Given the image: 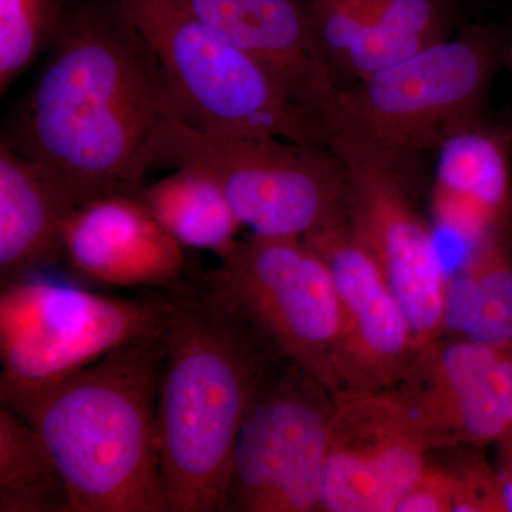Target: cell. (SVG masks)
<instances>
[{"label":"cell","instance_id":"cell-14","mask_svg":"<svg viewBox=\"0 0 512 512\" xmlns=\"http://www.w3.org/2000/svg\"><path fill=\"white\" fill-rule=\"evenodd\" d=\"M63 262L84 281L111 288L167 291L188 274L183 245L134 197L76 208L64 235Z\"/></svg>","mask_w":512,"mask_h":512},{"label":"cell","instance_id":"cell-1","mask_svg":"<svg viewBox=\"0 0 512 512\" xmlns=\"http://www.w3.org/2000/svg\"><path fill=\"white\" fill-rule=\"evenodd\" d=\"M170 113L173 93L153 50L114 0H94L67 9L3 140L79 208L140 198Z\"/></svg>","mask_w":512,"mask_h":512},{"label":"cell","instance_id":"cell-20","mask_svg":"<svg viewBox=\"0 0 512 512\" xmlns=\"http://www.w3.org/2000/svg\"><path fill=\"white\" fill-rule=\"evenodd\" d=\"M0 512H72V495L28 420L0 403Z\"/></svg>","mask_w":512,"mask_h":512},{"label":"cell","instance_id":"cell-23","mask_svg":"<svg viewBox=\"0 0 512 512\" xmlns=\"http://www.w3.org/2000/svg\"><path fill=\"white\" fill-rule=\"evenodd\" d=\"M308 8L320 53L336 83L346 52L373 22L372 8L369 0H312Z\"/></svg>","mask_w":512,"mask_h":512},{"label":"cell","instance_id":"cell-13","mask_svg":"<svg viewBox=\"0 0 512 512\" xmlns=\"http://www.w3.org/2000/svg\"><path fill=\"white\" fill-rule=\"evenodd\" d=\"M302 239L328 265L342 306L338 396L394 389L417 348L409 319L379 266L346 224Z\"/></svg>","mask_w":512,"mask_h":512},{"label":"cell","instance_id":"cell-8","mask_svg":"<svg viewBox=\"0 0 512 512\" xmlns=\"http://www.w3.org/2000/svg\"><path fill=\"white\" fill-rule=\"evenodd\" d=\"M202 281L238 309L291 363L340 393L342 306L322 256L302 238L238 239Z\"/></svg>","mask_w":512,"mask_h":512},{"label":"cell","instance_id":"cell-19","mask_svg":"<svg viewBox=\"0 0 512 512\" xmlns=\"http://www.w3.org/2000/svg\"><path fill=\"white\" fill-rule=\"evenodd\" d=\"M140 200L184 248L214 252L221 259L238 242L241 222L220 188L204 175L175 170L146 185Z\"/></svg>","mask_w":512,"mask_h":512},{"label":"cell","instance_id":"cell-17","mask_svg":"<svg viewBox=\"0 0 512 512\" xmlns=\"http://www.w3.org/2000/svg\"><path fill=\"white\" fill-rule=\"evenodd\" d=\"M434 212L444 227L476 245L512 222L510 160L505 140L478 126L439 150Z\"/></svg>","mask_w":512,"mask_h":512},{"label":"cell","instance_id":"cell-21","mask_svg":"<svg viewBox=\"0 0 512 512\" xmlns=\"http://www.w3.org/2000/svg\"><path fill=\"white\" fill-rule=\"evenodd\" d=\"M66 12L64 0H0V93L49 49Z\"/></svg>","mask_w":512,"mask_h":512},{"label":"cell","instance_id":"cell-15","mask_svg":"<svg viewBox=\"0 0 512 512\" xmlns=\"http://www.w3.org/2000/svg\"><path fill=\"white\" fill-rule=\"evenodd\" d=\"M195 18L275 74L322 117L338 86L320 53L308 6L298 0H178Z\"/></svg>","mask_w":512,"mask_h":512},{"label":"cell","instance_id":"cell-6","mask_svg":"<svg viewBox=\"0 0 512 512\" xmlns=\"http://www.w3.org/2000/svg\"><path fill=\"white\" fill-rule=\"evenodd\" d=\"M150 154L153 167L192 171L211 180L252 234L305 238L348 220V175L329 148L211 133L170 113L158 127Z\"/></svg>","mask_w":512,"mask_h":512},{"label":"cell","instance_id":"cell-11","mask_svg":"<svg viewBox=\"0 0 512 512\" xmlns=\"http://www.w3.org/2000/svg\"><path fill=\"white\" fill-rule=\"evenodd\" d=\"M431 451L396 390L336 396L320 512H397Z\"/></svg>","mask_w":512,"mask_h":512},{"label":"cell","instance_id":"cell-27","mask_svg":"<svg viewBox=\"0 0 512 512\" xmlns=\"http://www.w3.org/2000/svg\"><path fill=\"white\" fill-rule=\"evenodd\" d=\"M494 447L497 448L494 467L500 478L505 512H512V431Z\"/></svg>","mask_w":512,"mask_h":512},{"label":"cell","instance_id":"cell-4","mask_svg":"<svg viewBox=\"0 0 512 512\" xmlns=\"http://www.w3.org/2000/svg\"><path fill=\"white\" fill-rule=\"evenodd\" d=\"M495 47L484 37L441 39L410 59L340 86L323 111L325 143L348 144L400 175L448 138L478 126Z\"/></svg>","mask_w":512,"mask_h":512},{"label":"cell","instance_id":"cell-2","mask_svg":"<svg viewBox=\"0 0 512 512\" xmlns=\"http://www.w3.org/2000/svg\"><path fill=\"white\" fill-rule=\"evenodd\" d=\"M165 292L157 447L168 512H224L239 430L291 362L198 272Z\"/></svg>","mask_w":512,"mask_h":512},{"label":"cell","instance_id":"cell-3","mask_svg":"<svg viewBox=\"0 0 512 512\" xmlns=\"http://www.w3.org/2000/svg\"><path fill=\"white\" fill-rule=\"evenodd\" d=\"M164 350L163 325L13 409L55 458L72 512H168L157 447Z\"/></svg>","mask_w":512,"mask_h":512},{"label":"cell","instance_id":"cell-22","mask_svg":"<svg viewBox=\"0 0 512 512\" xmlns=\"http://www.w3.org/2000/svg\"><path fill=\"white\" fill-rule=\"evenodd\" d=\"M433 43L436 42L396 32L372 22L363 30L362 35L353 43L340 62L336 70V84L339 87L340 77L355 79L359 82L382 70L390 69L417 55Z\"/></svg>","mask_w":512,"mask_h":512},{"label":"cell","instance_id":"cell-7","mask_svg":"<svg viewBox=\"0 0 512 512\" xmlns=\"http://www.w3.org/2000/svg\"><path fill=\"white\" fill-rule=\"evenodd\" d=\"M167 292L119 298L30 276L0 293V403L37 394L164 325Z\"/></svg>","mask_w":512,"mask_h":512},{"label":"cell","instance_id":"cell-9","mask_svg":"<svg viewBox=\"0 0 512 512\" xmlns=\"http://www.w3.org/2000/svg\"><path fill=\"white\" fill-rule=\"evenodd\" d=\"M336 396L288 363L239 430L224 512H320Z\"/></svg>","mask_w":512,"mask_h":512},{"label":"cell","instance_id":"cell-26","mask_svg":"<svg viewBox=\"0 0 512 512\" xmlns=\"http://www.w3.org/2000/svg\"><path fill=\"white\" fill-rule=\"evenodd\" d=\"M454 508L456 476L453 467L430 460L423 477L403 498L397 512H454Z\"/></svg>","mask_w":512,"mask_h":512},{"label":"cell","instance_id":"cell-10","mask_svg":"<svg viewBox=\"0 0 512 512\" xmlns=\"http://www.w3.org/2000/svg\"><path fill=\"white\" fill-rule=\"evenodd\" d=\"M328 148L348 175V227L402 305L417 350L443 338L447 276L433 232L400 175L339 141Z\"/></svg>","mask_w":512,"mask_h":512},{"label":"cell","instance_id":"cell-25","mask_svg":"<svg viewBox=\"0 0 512 512\" xmlns=\"http://www.w3.org/2000/svg\"><path fill=\"white\" fill-rule=\"evenodd\" d=\"M456 476L454 512H505L503 491L494 464L481 454L453 467Z\"/></svg>","mask_w":512,"mask_h":512},{"label":"cell","instance_id":"cell-24","mask_svg":"<svg viewBox=\"0 0 512 512\" xmlns=\"http://www.w3.org/2000/svg\"><path fill=\"white\" fill-rule=\"evenodd\" d=\"M369 5L377 25L429 42L444 39L446 8L441 0H369Z\"/></svg>","mask_w":512,"mask_h":512},{"label":"cell","instance_id":"cell-12","mask_svg":"<svg viewBox=\"0 0 512 512\" xmlns=\"http://www.w3.org/2000/svg\"><path fill=\"white\" fill-rule=\"evenodd\" d=\"M431 448L495 446L512 431V342L443 338L394 387Z\"/></svg>","mask_w":512,"mask_h":512},{"label":"cell","instance_id":"cell-16","mask_svg":"<svg viewBox=\"0 0 512 512\" xmlns=\"http://www.w3.org/2000/svg\"><path fill=\"white\" fill-rule=\"evenodd\" d=\"M76 207L35 163L0 141L2 285L62 264L64 235Z\"/></svg>","mask_w":512,"mask_h":512},{"label":"cell","instance_id":"cell-5","mask_svg":"<svg viewBox=\"0 0 512 512\" xmlns=\"http://www.w3.org/2000/svg\"><path fill=\"white\" fill-rule=\"evenodd\" d=\"M114 2L157 57L178 119L211 133L326 148L318 114L293 99L264 64L208 28L178 0Z\"/></svg>","mask_w":512,"mask_h":512},{"label":"cell","instance_id":"cell-18","mask_svg":"<svg viewBox=\"0 0 512 512\" xmlns=\"http://www.w3.org/2000/svg\"><path fill=\"white\" fill-rule=\"evenodd\" d=\"M443 336L512 342V252L505 231L477 242L466 264L447 279Z\"/></svg>","mask_w":512,"mask_h":512}]
</instances>
